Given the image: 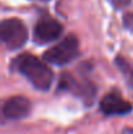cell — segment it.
<instances>
[{
    "label": "cell",
    "instance_id": "9c48e42d",
    "mask_svg": "<svg viewBox=\"0 0 133 134\" xmlns=\"http://www.w3.org/2000/svg\"><path fill=\"white\" fill-rule=\"evenodd\" d=\"M123 134H133V129H124Z\"/></svg>",
    "mask_w": 133,
    "mask_h": 134
},
{
    "label": "cell",
    "instance_id": "5b68a950",
    "mask_svg": "<svg viewBox=\"0 0 133 134\" xmlns=\"http://www.w3.org/2000/svg\"><path fill=\"white\" fill-rule=\"evenodd\" d=\"M31 104L25 96H13L8 99L3 107V113L9 120H21L30 112Z\"/></svg>",
    "mask_w": 133,
    "mask_h": 134
},
{
    "label": "cell",
    "instance_id": "277c9868",
    "mask_svg": "<svg viewBox=\"0 0 133 134\" xmlns=\"http://www.w3.org/2000/svg\"><path fill=\"white\" fill-rule=\"evenodd\" d=\"M63 31V26L54 18H43L41 20L35 29H34V39L41 43L46 44L52 41H56Z\"/></svg>",
    "mask_w": 133,
    "mask_h": 134
},
{
    "label": "cell",
    "instance_id": "7a4b0ae2",
    "mask_svg": "<svg viewBox=\"0 0 133 134\" xmlns=\"http://www.w3.org/2000/svg\"><path fill=\"white\" fill-rule=\"evenodd\" d=\"M28 41V30L18 18H8L0 22V44L9 49H18Z\"/></svg>",
    "mask_w": 133,
    "mask_h": 134
},
{
    "label": "cell",
    "instance_id": "3957f363",
    "mask_svg": "<svg viewBox=\"0 0 133 134\" xmlns=\"http://www.w3.org/2000/svg\"><path fill=\"white\" fill-rule=\"evenodd\" d=\"M78 53V42L75 35L65 37L61 42L51 47L47 52H44L43 60L50 64L64 65L71 63Z\"/></svg>",
    "mask_w": 133,
    "mask_h": 134
},
{
    "label": "cell",
    "instance_id": "8992f818",
    "mask_svg": "<svg viewBox=\"0 0 133 134\" xmlns=\"http://www.w3.org/2000/svg\"><path fill=\"white\" fill-rule=\"evenodd\" d=\"M131 109H132V104L115 92L107 94L100 102V111L107 116L125 115L131 112Z\"/></svg>",
    "mask_w": 133,
    "mask_h": 134
},
{
    "label": "cell",
    "instance_id": "ba28073f",
    "mask_svg": "<svg viewBox=\"0 0 133 134\" xmlns=\"http://www.w3.org/2000/svg\"><path fill=\"white\" fill-rule=\"evenodd\" d=\"M129 3V0H114V4L118 7V5H125V4H128Z\"/></svg>",
    "mask_w": 133,
    "mask_h": 134
},
{
    "label": "cell",
    "instance_id": "52a82bcc",
    "mask_svg": "<svg viewBox=\"0 0 133 134\" xmlns=\"http://www.w3.org/2000/svg\"><path fill=\"white\" fill-rule=\"evenodd\" d=\"M124 22H125V26H128V27H133V14H127V16H125Z\"/></svg>",
    "mask_w": 133,
    "mask_h": 134
},
{
    "label": "cell",
    "instance_id": "6da1fadb",
    "mask_svg": "<svg viewBox=\"0 0 133 134\" xmlns=\"http://www.w3.org/2000/svg\"><path fill=\"white\" fill-rule=\"evenodd\" d=\"M16 69L28 78V81L38 90L47 91L51 87L54 74L51 69L46 65V63L38 57L24 53L14 60Z\"/></svg>",
    "mask_w": 133,
    "mask_h": 134
}]
</instances>
